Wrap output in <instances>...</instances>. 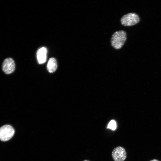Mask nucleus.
<instances>
[{"instance_id":"nucleus-4","label":"nucleus","mask_w":161,"mask_h":161,"mask_svg":"<svg viewBox=\"0 0 161 161\" xmlns=\"http://www.w3.org/2000/svg\"><path fill=\"white\" fill-rule=\"evenodd\" d=\"M112 155L114 161H124L127 157V153L124 148L118 146L113 149Z\"/></svg>"},{"instance_id":"nucleus-8","label":"nucleus","mask_w":161,"mask_h":161,"mask_svg":"<svg viewBox=\"0 0 161 161\" xmlns=\"http://www.w3.org/2000/svg\"><path fill=\"white\" fill-rule=\"evenodd\" d=\"M117 124L116 122L114 120H111L109 123L107 128L113 131H114L116 128Z\"/></svg>"},{"instance_id":"nucleus-6","label":"nucleus","mask_w":161,"mask_h":161,"mask_svg":"<svg viewBox=\"0 0 161 161\" xmlns=\"http://www.w3.org/2000/svg\"><path fill=\"white\" fill-rule=\"evenodd\" d=\"M47 53V50L44 47H42L38 50L37 53V58L39 64H42L46 62Z\"/></svg>"},{"instance_id":"nucleus-10","label":"nucleus","mask_w":161,"mask_h":161,"mask_svg":"<svg viewBox=\"0 0 161 161\" xmlns=\"http://www.w3.org/2000/svg\"><path fill=\"white\" fill-rule=\"evenodd\" d=\"M83 161H90L89 160H85Z\"/></svg>"},{"instance_id":"nucleus-1","label":"nucleus","mask_w":161,"mask_h":161,"mask_svg":"<svg viewBox=\"0 0 161 161\" xmlns=\"http://www.w3.org/2000/svg\"><path fill=\"white\" fill-rule=\"evenodd\" d=\"M126 39L127 34L125 31L123 30L117 31L112 36L111 45L115 49H119L124 45Z\"/></svg>"},{"instance_id":"nucleus-2","label":"nucleus","mask_w":161,"mask_h":161,"mask_svg":"<svg viewBox=\"0 0 161 161\" xmlns=\"http://www.w3.org/2000/svg\"><path fill=\"white\" fill-rule=\"evenodd\" d=\"M140 21L138 15L136 13H129L123 16L121 18L122 25L125 26H131L138 23Z\"/></svg>"},{"instance_id":"nucleus-9","label":"nucleus","mask_w":161,"mask_h":161,"mask_svg":"<svg viewBox=\"0 0 161 161\" xmlns=\"http://www.w3.org/2000/svg\"><path fill=\"white\" fill-rule=\"evenodd\" d=\"M150 161H159V160H156V159H154V160H151Z\"/></svg>"},{"instance_id":"nucleus-7","label":"nucleus","mask_w":161,"mask_h":161,"mask_svg":"<svg viewBox=\"0 0 161 161\" xmlns=\"http://www.w3.org/2000/svg\"><path fill=\"white\" fill-rule=\"evenodd\" d=\"M57 67V64L56 60L53 58H50L47 63V69L50 73L55 72Z\"/></svg>"},{"instance_id":"nucleus-5","label":"nucleus","mask_w":161,"mask_h":161,"mask_svg":"<svg viewBox=\"0 0 161 161\" xmlns=\"http://www.w3.org/2000/svg\"><path fill=\"white\" fill-rule=\"evenodd\" d=\"M16 65L15 62L11 58L5 59L3 62L1 68L3 72L6 75L12 73L15 71Z\"/></svg>"},{"instance_id":"nucleus-3","label":"nucleus","mask_w":161,"mask_h":161,"mask_svg":"<svg viewBox=\"0 0 161 161\" xmlns=\"http://www.w3.org/2000/svg\"><path fill=\"white\" fill-rule=\"evenodd\" d=\"M15 130L10 125H5L0 128V140L6 141L10 140L13 136Z\"/></svg>"}]
</instances>
